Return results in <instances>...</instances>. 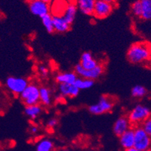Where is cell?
Wrapping results in <instances>:
<instances>
[{
  "mask_svg": "<svg viewBox=\"0 0 151 151\" xmlns=\"http://www.w3.org/2000/svg\"><path fill=\"white\" fill-rule=\"evenodd\" d=\"M29 132L30 134H36L38 133V132H40V129H39V126L36 125H35V124H33V125H32L29 127Z\"/></svg>",
  "mask_w": 151,
  "mask_h": 151,
  "instance_id": "obj_29",
  "label": "cell"
},
{
  "mask_svg": "<svg viewBox=\"0 0 151 151\" xmlns=\"http://www.w3.org/2000/svg\"><path fill=\"white\" fill-rule=\"evenodd\" d=\"M20 98L25 106L40 104V86L36 83H29L20 94Z\"/></svg>",
  "mask_w": 151,
  "mask_h": 151,
  "instance_id": "obj_4",
  "label": "cell"
},
{
  "mask_svg": "<svg viewBox=\"0 0 151 151\" xmlns=\"http://www.w3.org/2000/svg\"><path fill=\"white\" fill-rule=\"evenodd\" d=\"M0 17H1V14H0Z\"/></svg>",
  "mask_w": 151,
  "mask_h": 151,
  "instance_id": "obj_36",
  "label": "cell"
},
{
  "mask_svg": "<svg viewBox=\"0 0 151 151\" xmlns=\"http://www.w3.org/2000/svg\"><path fill=\"white\" fill-rule=\"evenodd\" d=\"M131 13L134 17L141 18V7L139 0L134 2L131 5Z\"/></svg>",
  "mask_w": 151,
  "mask_h": 151,
  "instance_id": "obj_25",
  "label": "cell"
},
{
  "mask_svg": "<svg viewBox=\"0 0 151 151\" xmlns=\"http://www.w3.org/2000/svg\"><path fill=\"white\" fill-rule=\"evenodd\" d=\"M36 151H55V144L48 137L42 138L36 144Z\"/></svg>",
  "mask_w": 151,
  "mask_h": 151,
  "instance_id": "obj_20",
  "label": "cell"
},
{
  "mask_svg": "<svg viewBox=\"0 0 151 151\" xmlns=\"http://www.w3.org/2000/svg\"><path fill=\"white\" fill-rule=\"evenodd\" d=\"M141 7V17L144 21L151 19V0H139Z\"/></svg>",
  "mask_w": 151,
  "mask_h": 151,
  "instance_id": "obj_21",
  "label": "cell"
},
{
  "mask_svg": "<svg viewBox=\"0 0 151 151\" xmlns=\"http://www.w3.org/2000/svg\"><path fill=\"white\" fill-rule=\"evenodd\" d=\"M29 84V81L24 77L9 76L5 80V85L7 89L12 94L20 95Z\"/></svg>",
  "mask_w": 151,
  "mask_h": 151,
  "instance_id": "obj_6",
  "label": "cell"
},
{
  "mask_svg": "<svg viewBox=\"0 0 151 151\" xmlns=\"http://www.w3.org/2000/svg\"><path fill=\"white\" fill-rule=\"evenodd\" d=\"M37 73L40 77L42 79H45L49 75V70L47 66L44 65V64H40L37 67Z\"/></svg>",
  "mask_w": 151,
  "mask_h": 151,
  "instance_id": "obj_26",
  "label": "cell"
},
{
  "mask_svg": "<svg viewBox=\"0 0 151 151\" xmlns=\"http://www.w3.org/2000/svg\"><path fill=\"white\" fill-rule=\"evenodd\" d=\"M74 72L79 76L80 78H84V79H91V80H95L98 79L102 76V74L104 72V67L102 64H99L96 67L91 70H86L83 68L80 64H77L74 69Z\"/></svg>",
  "mask_w": 151,
  "mask_h": 151,
  "instance_id": "obj_7",
  "label": "cell"
},
{
  "mask_svg": "<svg viewBox=\"0 0 151 151\" xmlns=\"http://www.w3.org/2000/svg\"><path fill=\"white\" fill-rule=\"evenodd\" d=\"M124 151H150V150H139L135 149L134 147H132L127 150H124Z\"/></svg>",
  "mask_w": 151,
  "mask_h": 151,
  "instance_id": "obj_30",
  "label": "cell"
},
{
  "mask_svg": "<svg viewBox=\"0 0 151 151\" xmlns=\"http://www.w3.org/2000/svg\"><path fill=\"white\" fill-rule=\"evenodd\" d=\"M77 78L75 72H61L57 74L55 80L58 84H74Z\"/></svg>",
  "mask_w": 151,
  "mask_h": 151,
  "instance_id": "obj_16",
  "label": "cell"
},
{
  "mask_svg": "<svg viewBox=\"0 0 151 151\" xmlns=\"http://www.w3.org/2000/svg\"><path fill=\"white\" fill-rule=\"evenodd\" d=\"M147 93V91L146 88L141 85H137L132 88L131 95L136 99H141L146 96Z\"/></svg>",
  "mask_w": 151,
  "mask_h": 151,
  "instance_id": "obj_24",
  "label": "cell"
},
{
  "mask_svg": "<svg viewBox=\"0 0 151 151\" xmlns=\"http://www.w3.org/2000/svg\"><path fill=\"white\" fill-rule=\"evenodd\" d=\"M29 3V9L33 15L42 17L43 16L49 14L50 6L49 4L41 0H33Z\"/></svg>",
  "mask_w": 151,
  "mask_h": 151,
  "instance_id": "obj_9",
  "label": "cell"
},
{
  "mask_svg": "<svg viewBox=\"0 0 151 151\" xmlns=\"http://www.w3.org/2000/svg\"><path fill=\"white\" fill-rule=\"evenodd\" d=\"M41 1H42V2H46V3L49 4V3H51V2H54L55 0H41Z\"/></svg>",
  "mask_w": 151,
  "mask_h": 151,
  "instance_id": "obj_32",
  "label": "cell"
},
{
  "mask_svg": "<svg viewBox=\"0 0 151 151\" xmlns=\"http://www.w3.org/2000/svg\"><path fill=\"white\" fill-rule=\"evenodd\" d=\"M149 63H150L151 64V47H150V61Z\"/></svg>",
  "mask_w": 151,
  "mask_h": 151,
  "instance_id": "obj_34",
  "label": "cell"
},
{
  "mask_svg": "<svg viewBox=\"0 0 151 151\" xmlns=\"http://www.w3.org/2000/svg\"><path fill=\"white\" fill-rule=\"evenodd\" d=\"M58 125V119L56 118H51L47 121L46 127L50 130L55 129Z\"/></svg>",
  "mask_w": 151,
  "mask_h": 151,
  "instance_id": "obj_28",
  "label": "cell"
},
{
  "mask_svg": "<svg viewBox=\"0 0 151 151\" xmlns=\"http://www.w3.org/2000/svg\"><path fill=\"white\" fill-rule=\"evenodd\" d=\"M151 116V110L144 104H137L129 112L127 118L131 125L140 126Z\"/></svg>",
  "mask_w": 151,
  "mask_h": 151,
  "instance_id": "obj_2",
  "label": "cell"
},
{
  "mask_svg": "<svg viewBox=\"0 0 151 151\" xmlns=\"http://www.w3.org/2000/svg\"><path fill=\"white\" fill-rule=\"evenodd\" d=\"M58 91L60 97L67 98H76L80 91L74 84H58Z\"/></svg>",
  "mask_w": 151,
  "mask_h": 151,
  "instance_id": "obj_11",
  "label": "cell"
},
{
  "mask_svg": "<svg viewBox=\"0 0 151 151\" xmlns=\"http://www.w3.org/2000/svg\"><path fill=\"white\" fill-rule=\"evenodd\" d=\"M94 85V81L91 79H84V78L78 77L77 79L74 83V86L78 88L80 90H86L89 89Z\"/></svg>",
  "mask_w": 151,
  "mask_h": 151,
  "instance_id": "obj_22",
  "label": "cell"
},
{
  "mask_svg": "<svg viewBox=\"0 0 151 151\" xmlns=\"http://www.w3.org/2000/svg\"><path fill=\"white\" fill-rule=\"evenodd\" d=\"M73 1H74V0H73Z\"/></svg>",
  "mask_w": 151,
  "mask_h": 151,
  "instance_id": "obj_37",
  "label": "cell"
},
{
  "mask_svg": "<svg viewBox=\"0 0 151 151\" xmlns=\"http://www.w3.org/2000/svg\"><path fill=\"white\" fill-rule=\"evenodd\" d=\"M151 45L146 41L133 43L126 54L127 59L132 64H145L149 63Z\"/></svg>",
  "mask_w": 151,
  "mask_h": 151,
  "instance_id": "obj_1",
  "label": "cell"
},
{
  "mask_svg": "<svg viewBox=\"0 0 151 151\" xmlns=\"http://www.w3.org/2000/svg\"><path fill=\"white\" fill-rule=\"evenodd\" d=\"M102 1H105V2H110V3L115 4V5H116V0H102Z\"/></svg>",
  "mask_w": 151,
  "mask_h": 151,
  "instance_id": "obj_31",
  "label": "cell"
},
{
  "mask_svg": "<svg viewBox=\"0 0 151 151\" xmlns=\"http://www.w3.org/2000/svg\"><path fill=\"white\" fill-rule=\"evenodd\" d=\"M115 4L105 2L102 0H96L92 15L97 19L106 18L112 14V12L115 9Z\"/></svg>",
  "mask_w": 151,
  "mask_h": 151,
  "instance_id": "obj_8",
  "label": "cell"
},
{
  "mask_svg": "<svg viewBox=\"0 0 151 151\" xmlns=\"http://www.w3.org/2000/svg\"><path fill=\"white\" fill-rule=\"evenodd\" d=\"M119 144L123 150H127L129 148L134 147V129H129V130L124 132L122 135L119 137Z\"/></svg>",
  "mask_w": 151,
  "mask_h": 151,
  "instance_id": "obj_12",
  "label": "cell"
},
{
  "mask_svg": "<svg viewBox=\"0 0 151 151\" xmlns=\"http://www.w3.org/2000/svg\"><path fill=\"white\" fill-rule=\"evenodd\" d=\"M79 64L86 70H91L96 67L99 63L94 58L91 52H85L81 55Z\"/></svg>",
  "mask_w": 151,
  "mask_h": 151,
  "instance_id": "obj_14",
  "label": "cell"
},
{
  "mask_svg": "<svg viewBox=\"0 0 151 151\" xmlns=\"http://www.w3.org/2000/svg\"><path fill=\"white\" fill-rule=\"evenodd\" d=\"M77 9L83 14L92 15L96 0H74Z\"/></svg>",
  "mask_w": 151,
  "mask_h": 151,
  "instance_id": "obj_13",
  "label": "cell"
},
{
  "mask_svg": "<svg viewBox=\"0 0 151 151\" xmlns=\"http://www.w3.org/2000/svg\"><path fill=\"white\" fill-rule=\"evenodd\" d=\"M24 114L32 120H35L42 113V107L40 104L30 106H26L24 108Z\"/></svg>",
  "mask_w": 151,
  "mask_h": 151,
  "instance_id": "obj_19",
  "label": "cell"
},
{
  "mask_svg": "<svg viewBox=\"0 0 151 151\" xmlns=\"http://www.w3.org/2000/svg\"><path fill=\"white\" fill-rule=\"evenodd\" d=\"M141 126L147 132V134L151 137V116H150L145 122H144Z\"/></svg>",
  "mask_w": 151,
  "mask_h": 151,
  "instance_id": "obj_27",
  "label": "cell"
},
{
  "mask_svg": "<svg viewBox=\"0 0 151 151\" xmlns=\"http://www.w3.org/2000/svg\"><path fill=\"white\" fill-rule=\"evenodd\" d=\"M42 24L43 27H45V30L48 32V33H52L55 32L54 29V24H53V15L49 14H46V15L43 16L41 17Z\"/></svg>",
  "mask_w": 151,
  "mask_h": 151,
  "instance_id": "obj_23",
  "label": "cell"
},
{
  "mask_svg": "<svg viewBox=\"0 0 151 151\" xmlns=\"http://www.w3.org/2000/svg\"><path fill=\"white\" fill-rule=\"evenodd\" d=\"M134 147L139 150H150L151 148V137L140 126L134 129Z\"/></svg>",
  "mask_w": 151,
  "mask_h": 151,
  "instance_id": "obj_5",
  "label": "cell"
},
{
  "mask_svg": "<svg viewBox=\"0 0 151 151\" xmlns=\"http://www.w3.org/2000/svg\"><path fill=\"white\" fill-rule=\"evenodd\" d=\"M115 101L108 95H102L100 97L98 102L88 106V111L93 115H102L108 113L113 109Z\"/></svg>",
  "mask_w": 151,
  "mask_h": 151,
  "instance_id": "obj_3",
  "label": "cell"
},
{
  "mask_svg": "<svg viewBox=\"0 0 151 151\" xmlns=\"http://www.w3.org/2000/svg\"><path fill=\"white\" fill-rule=\"evenodd\" d=\"M53 24L55 32L64 33L70 29V24L67 23L62 15H53Z\"/></svg>",
  "mask_w": 151,
  "mask_h": 151,
  "instance_id": "obj_15",
  "label": "cell"
},
{
  "mask_svg": "<svg viewBox=\"0 0 151 151\" xmlns=\"http://www.w3.org/2000/svg\"><path fill=\"white\" fill-rule=\"evenodd\" d=\"M131 124L127 116H120L115 121L113 126V132L116 136L119 137L124 132L131 129Z\"/></svg>",
  "mask_w": 151,
  "mask_h": 151,
  "instance_id": "obj_10",
  "label": "cell"
},
{
  "mask_svg": "<svg viewBox=\"0 0 151 151\" xmlns=\"http://www.w3.org/2000/svg\"><path fill=\"white\" fill-rule=\"evenodd\" d=\"M58 151H72V150H70V149H67V148H64V149L59 150Z\"/></svg>",
  "mask_w": 151,
  "mask_h": 151,
  "instance_id": "obj_33",
  "label": "cell"
},
{
  "mask_svg": "<svg viewBox=\"0 0 151 151\" xmlns=\"http://www.w3.org/2000/svg\"><path fill=\"white\" fill-rule=\"evenodd\" d=\"M77 11L78 9L75 2H70V3L67 4V5L66 6L65 9H64V12H63V14L61 15L62 17H64V20L71 25L73 23V21H75L76 16V14H77Z\"/></svg>",
  "mask_w": 151,
  "mask_h": 151,
  "instance_id": "obj_17",
  "label": "cell"
},
{
  "mask_svg": "<svg viewBox=\"0 0 151 151\" xmlns=\"http://www.w3.org/2000/svg\"><path fill=\"white\" fill-rule=\"evenodd\" d=\"M53 101L52 90L47 86L40 87V103L45 106H48L52 104Z\"/></svg>",
  "mask_w": 151,
  "mask_h": 151,
  "instance_id": "obj_18",
  "label": "cell"
},
{
  "mask_svg": "<svg viewBox=\"0 0 151 151\" xmlns=\"http://www.w3.org/2000/svg\"><path fill=\"white\" fill-rule=\"evenodd\" d=\"M2 103H1V101H0V110H1V109H2Z\"/></svg>",
  "mask_w": 151,
  "mask_h": 151,
  "instance_id": "obj_35",
  "label": "cell"
}]
</instances>
